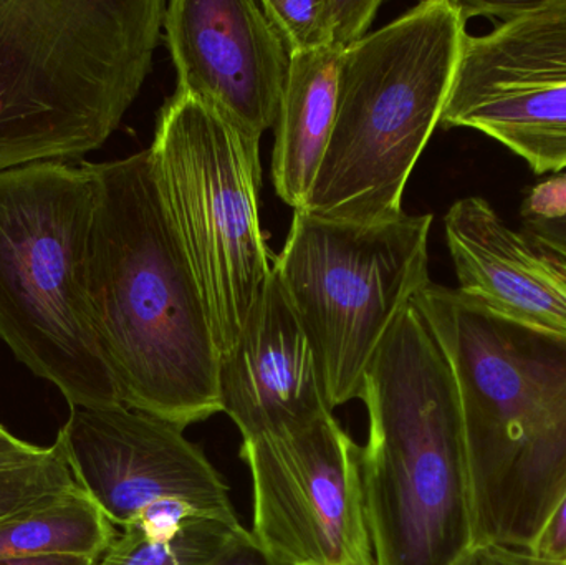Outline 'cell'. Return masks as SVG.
<instances>
[{
	"mask_svg": "<svg viewBox=\"0 0 566 565\" xmlns=\"http://www.w3.org/2000/svg\"><path fill=\"white\" fill-rule=\"evenodd\" d=\"M166 45L178 88L218 113L249 148L274 128L290 52L254 0H172Z\"/></svg>",
	"mask_w": 566,
	"mask_h": 565,
	"instance_id": "cell-12",
	"label": "cell"
},
{
	"mask_svg": "<svg viewBox=\"0 0 566 565\" xmlns=\"http://www.w3.org/2000/svg\"><path fill=\"white\" fill-rule=\"evenodd\" d=\"M459 3L494 27L464 36L439 126L495 139L535 175L566 171V0Z\"/></svg>",
	"mask_w": 566,
	"mask_h": 565,
	"instance_id": "cell-9",
	"label": "cell"
},
{
	"mask_svg": "<svg viewBox=\"0 0 566 565\" xmlns=\"http://www.w3.org/2000/svg\"><path fill=\"white\" fill-rule=\"evenodd\" d=\"M46 448H39L35 444L19 440L12 433L0 435V468L20 467V464L32 463L45 454Z\"/></svg>",
	"mask_w": 566,
	"mask_h": 565,
	"instance_id": "cell-24",
	"label": "cell"
},
{
	"mask_svg": "<svg viewBox=\"0 0 566 565\" xmlns=\"http://www.w3.org/2000/svg\"><path fill=\"white\" fill-rule=\"evenodd\" d=\"M412 305L454 380L468 551L528 556L566 500V337L432 282Z\"/></svg>",
	"mask_w": 566,
	"mask_h": 565,
	"instance_id": "cell-1",
	"label": "cell"
},
{
	"mask_svg": "<svg viewBox=\"0 0 566 565\" xmlns=\"http://www.w3.org/2000/svg\"><path fill=\"white\" fill-rule=\"evenodd\" d=\"M468 22L458 0H424L343 53L335 123L306 215L378 224L441 123Z\"/></svg>",
	"mask_w": 566,
	"mask_h": 565,
	"instance_id": "cell-5",
	"label": "cell"
},
{
	"mask_svg": "<svg viewBox=\"0 0 566 565\" xmlns=\"http://www.w3.org/2000/svg\"><path fill=\"white\" fill-rule=\"evenodd\" d=\"M522 232L542 248L566 259V218L557 221L522 219Z\"/></svg>",
	"mask_w": 566,
	"mask_h": 565,
	"instance_id": "cell-22",
	"label": "cell"
},
{
	"mask_svg": "<svg viewBox=\"0 0 566 565\" xmlns=\"http://www.w3.org/2000/svg\"><path fill=\"white\" fill-rule=\"evenodd\" d=\"M521 554V553H518ZM525 556V554H522ZM566 556V500L552 524L545 540L542 541L541 546L528 554L527 559L537 561V563H551V561L562 559Z\"/></svg>",
	"mask_w": 566,
	"mask_h": 565,
	"instance_id": "cell-23",
	"label": "cell"
},
{
	"mask_svg": "<svg viewBox=\"0 0 566 565\" xmlns=\"http://www.w3.org/2000/svg\"><path fill=\"white\" fill-rule=\"evenodd\" d=\"M459 291L522 324L566 337V259L512 229L491 202L459 199L444 218Z\"/></svg>",
	"mask_w": 566,
	"mask_h": 565,
	"instance_id": "cell-14",
	"label": "cell"
},
{
	"mask_svg": "<svg viewBox=\"0 0 566 565\" xmlns=\"http://www.w3.org/2000/svg\"><path fill=\"white\" fill-rule=\"evenodd\" d=\"M165 0H0V172L105 145L153 69Z\"/></svg>",
	"mask_w": 566,
	"mask_h": 565,
	"instance_id": "cell-3",
	"label": "cell"
},
{
	"mask_svg": "<svg viewBox=\"0 0 566 565\" xmlns=\"http://www.w3.org/2000/svg\"><path fill=\"white\" fill-rule=\"evenodd\" d=\"M219 394L245 438L283 433L333 414L312 344L272 271L234 344L219 357Z\"/></svg>",
	"mask_w": 566,
	"mask_h": 565,
	"instance_id": "cell-13",
	"label": "cell"
},
{
	"mask_svg": "<svg viewBox=\"0 0 566 565\" xmlns=\"http://www.w3.org/2000/svg\"><path fill=\"white\" fill-rule=\"evenodd\" d=\"M95 192L82 165L0 172V341L70 407L123 404L93 321Z\"/></svg>",
	"mask_w": 566,
	"mask_h": 565,
	"instance_id": "cell-6",
	"label": "cell"
},
{
	"mask_svg": "<svg viewBox=\"0 0 566 565\" xmlns=\"http://www.w3.org/2000/svg\"><path fill=\"white\" fill-rule=\"evenodd\" d=\"M521 557L524 565H566V556L562 557V559L551 561V563H537V561L527 559V557L522 556V554Z\"/></svg>",
	"mask_w": 566,
	"mask_h": 565,
	"instance_id": "cell-26",
	"label": "cell"
},
{
	"mask_svg": "<svg viewBox=\"0 0 566 565\" xmlns=\"http://www.w3.org/2000/svg\"><path fill=\"white\" fill-rule=\"evenodd\" d=\"M432 216L353 224L293 212L274 271L302 324L329 410L356 400L392 322L429 284Z\"/></svg>",
	"mask_w": 566,
	"mask_h": 565,
	"instance_id": "cell-7",
	"label": "cell"
},
{
	"mask_svg": "<svg viewBox=\"0 0 566 565\" xmlns=\"http://www.w3.org/2000/svg\"><path fill=\"white\" fill-rule=\"evenodd\" d=\"M343 53L318 50L290 55L274 125L272 176L279 198L295 211L305 208L332 138Z\"/></svg>",
	"mask_w": 566,
	"mask_h": 565,
	"instance_id": "cell-15",
	"label": "cell"
},
{
	"mask_svg": "<svg viewBox=\"0 0 566 565\" xmlns=\"http://www.w3.org/2000/svg\"><path fill=\"white\" fill-rule=\"evenodd\" d=\"M75 478L59 443L32 463L0 468V524L76 490Z\"/></svg>",
	"mask_w": 566,
	"mask_h": 565,
	"instance_id": "cell-19",
	"label": "cell"
},
{
	"mask_svg": "<svg viewBox=\"0 0 566 565\" xmlns=\"http://www.w3.org/2000/svg\"><path fill=\"white\" fill-rule=\"evenodd\" d=\"M149 151L221 357L241 334L277 259L259 216L261 153L181 92L159 109Z\"/></svg>",
	"mask_w": 566,
	"mask_h": 565,
	"instance_id": "cell-8",
	"label": "cell"
},
{
	"mask_svg": "<svg viewBox=\"0 0 566 565\" xmlns=\"http://www.w3.org/2000/svg\"><path fill=\"white\" fill-rule=\"evenodd\" d=\"M255 543L283 565H375L361 448L333 414L242 440Z\"/></svg>",
	"mask_w": 566,
	"mask_h": 565,
	"instance_id": "cell-11",
	"label": "cell"
},
{
	"mask_svg": "<svg viewBox=\"0 0 566 565\" xmlns=\"http://www.w3.org/2000/svg\"><path fill=\"white\" fill-rule=\"evenodd\" d=\"M118 536L98 504L82 490L0 524V559L83 556L98 561Z\"/></svg>",
	"mask_w": 566,
	"mask_h": 565,
	"instance_id": "cell-16",
	"label": "cell"
},
{
	"mask_svg": "<svg viewBox=\"0 0 566 565\" xmlns=\"http://www.w3.org/2000/svg\"><path fill=\"white\" fill-rule=\"evenodd\" d=\"M3 433H7V430H6V428L2 427V425H0V435H3Z\"/></svg>",
	"mask_w": 566,
	"mask_h": 565,
	"instance_id": "cell-27",
	"label": "cell"
},
{
	"mask_svg": "<svg viewBox=\"0 0 566 565\" xmlns=\"http://www.w3.org/2000/svg\"><path fill=\"white\" fill-rule=\"evenodd\" d=\"M82 166L95 192L93 321L123 404L186 430L222 411L219 350L151 151Z\"/></svg>",
	"mask_w": 566,
	"mask_h": 565,
	"instance_id": "cell-2",
	"label": "cell"
},
{
	"mask_svg": "<svg viewBox=\"0 0 566 565\" xmlns=\"http://www.w3.org/2000/svg\"><path fill=\"white\" fill-rule=\"evenodd\" d=\"M56 443L76 484L122 531L171 536L191 521L242 526L224 478L171 421L126 405L70 407Z\"/></svg>",
	"mask_w": 566,
	"mask_h": 565,
	"instance_id": "cell-10",
	"label": "cell"
},
{
	"mask_svg": "<svg viewBox=\"0 0 566 565\" xmlns=\"http://www.w3.org/2000/svg\"><path fill=\"white\" fill-rule=\"evenodd\" d=\"M242 531L216 521H191L171 536L128 527L95 565H211Z\"/></svg>",
	"mask_w": 566,
	"mask_h": 565,
	"instance_id": "cell-18",
	"label": "cell"
},
{
	"mask_svg": "<svg viewBox=\"0 0 566 565\" xmlns=\"http://www.w3.org/2000/svg\"><path fill=\"white\" fill-rule=\"evenodd\" d=\"M211 565H283L269 556L252 537L251 531L244 530Z\"/></svg>",
	"mask_w": 566,
	"mask_h": 565,
	"instance_id": "cell-21",
	"label": "cell"
},
{
	"mask_svg": "<svg viewBox=\"0 0 566 565\" xmlns=\"http://www.w3.org/2000/svg\"><path fill=\"white\" fill-rule=\"evenodd\" d=\"M381 0H265L261 2L290 55L346 52L368 35Z\"/></svg>",
	"mask_w": 566,
	"mask_h": 565,
	"instance_id": "cell-17",
	"label": "cell"
},
{
	"mask_svg": "<svg viewBox=\"0 0 566 565\" xmlns=\"http://www.w3.org/2000/svg\"><path fill=\"white\" fill-rule=\"evenodd\" d=\"M522 219L557 221L566 218V171L552 175L535 185L525 196L521 209Z\"/></svg>",
	"mask_w": 566,
	"mask_h": 565,
	"instance_id": "cell-20",
	"label": "cell"
},
{
	"mask_svg": "<svg viewBox=\"0 0 566 565\" xmlns=\"http://www.w3.org/2000/svg\"><path fill=\"white\" fill-rule=\"evenodd\" d=\"M361 481L375 565H454L469 550L451 368L415 305L373 354Z\"/></svg>",
	"mask_w": 566,
	"mask_h": 565,
	"instance_id": "cell-4",
	"label": "cell"
},
{
	"mask_svg": "<svg viewBox=\"0 0 566 565\" xmlns=\"http://www.w3.org/2000/svg\"><path fill=\"white\" fill-rule=\"evenodd\" d=\"M92 557L83 556H36V557H9L0 559V565H95Z\"/></svg>",
	"mask_w": 566,
	"mask_h": 565,
	"instance_id": "cell-25",
	"label": "cell"
}]
</instances>
